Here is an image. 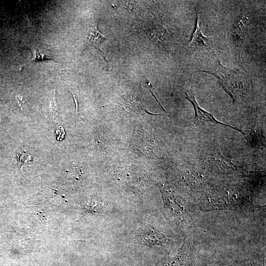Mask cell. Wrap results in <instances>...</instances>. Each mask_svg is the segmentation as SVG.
I'll return each mask as SVG.
<instances>
[{
	"label": "cell",
	"instance_id": "2",
	"mask_svg": "<svg viewBox=\"0 0 266 266\" xmlns=\"http://www.w3.org/2000/svg\"><path fill=\"white\" fill-rule=\"evenodd\" d=\"M193 252L191 243L185 241L178 253L171 257L169 253L160 257L157 262L158 266H191Z\"/></svg>",
	"mask_w": 266,
	"mask_h": 266
},
{
	"label": "cell",
	"instance_id": "7",
	"mask_svg": "<svg viewBox=\"0 0 266 266\" xmlns=\"http://www.w3.org/2000/svg\"><path fill=\"white\" fill-rule=\"evenodd\" d=\"M31 50L33 54V58L29 63L39 62L45 60H54L52 56L45 52L37 50L33 48H31Z\"/></svg>",
	"mask_w": 266,
	"mask_h": 266
},
{
	"label": "cell",
	"instance_id": "8",
	"mask_svg": "<svg viewBox=\"0 0 266 266\" xmlns=\"http://www.w3.org/2000/svg\"><path fill=\"white\" fill-rule=\"evenodd\" d=\"M31 159V157L26 153L22 152L17 155V161L20 167Z\"/></svg>",
	"mask_w": 266,
	"mask_h": 266
},
{
	"label": "cell",
	"instance_id": "10",
	"mask_svg": "<svg viewBox=\"0 0 266 266\" xmlns=\"http://www.w3.org/2000/svg\"><path fill=\"white\" fill-rule=\"evenodd\" d=\"M243 266H264V265L257 262H251L243 263Z\"/></svg>",
	"mask_w": 266,
	"mask_h": 266
},
{
	"label": "cell",
	"instance_id": "9",
	"mask_svg": "<svg viewBox=\"0 0 266 266\" xmlns=\"http://www.w3.org/2000/svg\"><path fill=\"white\" fill-rule=\"evenodd\" d=\"M51 111L53 117L55 118L58 114V106L55 98V91L53 92L52 99L50 103Z\"/></svg>",
	"mask_w": 266,
	"mask_h": 266
},
{
	"label": "cell",
	"instance_id": "1",
	"mask_svg": "<svg viewBox=\"0 0 266 266\" xmlns=\"http://www.w3.org/2000/svg\"><path fill=\"white\" fill-rule=\"evenodd\" d=\"M213 53L217 62L215 67L212 70H200L199 71L215 76L221 87L234 101V91L240 83L238 74L236 71L224 66L215 53L214 52Z\"/></svg>",
	"mask_w": 266,
	"mask_h": 266
},
{
	"label": "cell",
	"instance_id": "12",
	"mask_svg": "<svg viewBox=\"0 0 266 266\" xmlns=\"http://www.w3.org/2000/svg\"><path fill=\"white\" fill-rule=\"evenodd\" d=\"M227 266H243V263L241 264H234V265H229Z\"/></svg>",
	"mask_w": 266,
	"mask_h": 266
},
{
	"label": "cell",
	"instance_id": "5",
	"mask_svg": "<svg viewBox=\"0 0 266 266\" xmlns=\"http://www.w3.org/2000/svg\"><path fill=\"white\" fill-rule=\"evenodd\" d=\"M197 17L196 29L189 45L190 49L192 51H205L213 53L212 40L210 37L203 34L200 27L199 16L197 13Z\"/></svg>",
	"mask_w": 266,
	"mask_h": 266
},
{
	"label": "cell",
	"instance_id": "6",
	"mask_svg": "<svg viewBox=\"0 0 266 266\" xmlns=\"http://www.w3.org/2000/svg\"><path fill=\"white\" fill-rule=\"evenodd\" d=\"M88 39L92 46L98 50L100 52L103 53L100 50V46L106 39L99 32L98 28V25L91 29Z\"/></svg>",
	"mask_w": 266,
	"mask_h": 266
},
{
	"label": "cell",
	"instance_id": "11",
	"mask_svg": "<svg viewBox=\"0 0 266 266\" xmlns=\"http://www.w3.org/2000/svg\"><path fill=\"white\" fill-rule=\"evenodd\" d=\"M17 100H18V103L19 104V105L21 106V105H22V103H23L22 98L20 96H17Z\"/></svg>",
	"mask_w": 266,
	"mask_h": 266
},
{
	"label": "cell",
	"instance_id": "4",
	"mask_svg": "<svg viewBox=\"0 0 266 266\" xmlns=\"http://www.w3.org/2000/svg\"><path fill=\"white\" fill-rule=\"evenodd\" d=\"M185 98L192 104L194 107L195 118L193 126L203 121L210 122L212 123L219 124L222 125L229 127L243 134L244 136H245V130H242L239 128L232 126L218 121L215 118L212 114L201 108L198 102L196 101L194 95L193 94L192 92L190 91L187 93Z\"/></svg>",
	"mask_w": 266,
	"mask_h": 266
},
{
	"label": "cell",
	"instance_id": "3",
	"mask_svg": "<svg viewBox=\"0 0 266 266\" xmlns=\"http://www.w3.org/2000/svg\"><path fill=\"white\" fill-rule=\"evenodd\" d=\"M167 240L166 235L150 225L139 229L134 237L135 243L150 247L162 245Z\"/></svg>",
	"mask_w": 266,
	"mask_h": 266
}]
</instances>
